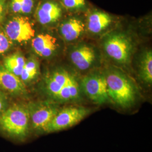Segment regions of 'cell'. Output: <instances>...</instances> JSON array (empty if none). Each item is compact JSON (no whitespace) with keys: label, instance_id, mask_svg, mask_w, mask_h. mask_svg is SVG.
Returning <instances> with one entry per match:
<instances>
[{"label":"cell","instance_id":"obj_20","mask_svg":"<svg viewBox=\"0 0 152 152\" xmlns=\"http://www.w3.org/2000/svg\"><path fill=\"white\" fill-rule=\"evenodd\" d=\"M12 41L6 36L5 33L0 32V54L5 53L10 49Z\"/></svg>","mask_w":152,"mask_h":152},{"label":"cell","instance_id":"obj_12","mask_svg":"<svg viewBox=\"0 0 152 152\" xmlns=\"http://www.w3.org/2000/svg\"><path fill=\"white\" fill-rule=\"evenodd\" d=\"M85 25L76 18H72L61 24L60 33L66 41H72L78 38L84 31Z\"/></svg>","mask_w":152,"mask_h":152},{"label":"cell","instance_id":"obj_24","mask_svg":"<svg viewBox=\"0 0 152 152\" xmlns=\"http://www.w3.org/2000/svg\"><path fill=\"white\" fill-rule=\"evenodd\" d=\"M4 1L3 0H0V19H1L3 13H4Z\"/></svg>","mask_w":152,"mask_h":152},{"label":"cell","instance_id":"obj_19","mask_svg":"<svg viewBox=\"0 0 152 152\" xmlns=\"http://www.w3.org/2000/svg\"><path fill=\"white\" fill-rule=\"evenodd\" d=\"M61 2L68 9H78L85 5V0H61Z\"/></svg>","mask_w":152,"mask_h":152},{"label":"cell","instance_id":"obj_16","mask_svg":"<svg viewBox=\"0 0 152 152\" xmlns=\"http://www.w3.org/2000/svg\"><path fill=\"white\" fill-rule=\"evenodd\" d=\"M26 60L20 54H12L6 58L4 61V67L19 77L22 73Z\"/></svg>","mask_w":152,"mask_h":152},{"label":"cell","instance_id":"obj_25","mask_svg":"<svg viewBox=\"0 0 152 152\" xmlns=\"http://www.w3.org/2000/svg\"><path fill=\"white\" fill-rule=\"evenodd\" d=\"M3 1H4V0H3Z\"/></svg>","mask_w":152,"mask_h":152},{"label":"cell","instance_id":"obj_8","mask_svg":"<svg viewBox=\"0 0 152 152\" xmlns=\"http://www.w3.org/2000/svg\"><path fill=\"white\" fill-rule=\"evenodd\" d=\"M0 88L14 95H22L26 91L20 78L2 66H0Z\"/></svg>","mask_w":152,"mask_h":152},{"label":"cell","instance_id":"obj_13","mask_svg":"<svg viewBox=\"0 0 152 152\" xmlns=\"http://www.w3.org/2000/svg\"><path fill=\"white\" fill-rule=\"evenodd\" d=\"M70 75L68 72L60 70L55 71L46 79V90L53 98H54L66 83Z\"/></svg>","mask_w":152,"mask_h":152},{"label":"cell","instance_id":"obj_21","mask_svg":"<svg viewBox=\"0 0 152 152\" xmlns=\"http://www.w3.org/2000/svg\"><path fill=\"white\" fill-rule=\"evenodd\" d=\"M21 14H29L34 7V0H21Z\"/></svg>","mask_w":152,"mask_h":152},{"label":"cell","instance_id":"obj_11","mask_svg":"<svg viewBox=\"0 0 152 152\" xmlns=\"http://www.w3.org/2000/svg\"><path fill=\"white\" fill-rule=\"evenodd\" d=\"M95 58V51L92 48L83 45L75 49L71 55L73 63L80 70L88 69Z\"/></svg>","mask_w":152,"mask_h":152},{"label":"cell","instance_id":"obj_18","mask_svg":"<svg viewBox=\"0 0 152 152\" xmlns=\"http://www.w3.org/2000/svg\"><path fill=\"white\" fill-rule=\"evenodd\" d=\"M38 68L36 60L31 59L27 61L19 78L23 82L31 81L37 75Z\"/></svg>","mask_w":152,"mask_h":152},{"label":"cell","instance_id":"obj_6","mask_svg":"<svg viewBox=\"0 0 152 152\" xmlns=\"http://www.w3.org/2000/svg\"><path fill=\"white\" fill-rule=\"evenodd\" d=\"M81 85L85 94L94 103L103 104L108 100L105 76L94 74L86 76Z\"/></svg>","mask_w":152,"mask_h":152},{"label":"cell","instance_id":"obj_10","mask_svg":"<svg viewBox=\"0 0 152 152\" xmlns=\"http://www.w3.org/2000/svg\"><path fill=\"white\" fill-rule=\"evenodd\" d=\"M32 46L37 54L49 57L56 49V39L49 34H41L33 39Z\"/></svg>","mask_w":152,"mask_h":152},{"label":"cell","instance_id":"obj_9","mask_svg":"<svg viewBox=\"0 0 152 152\" xmlns=\"http://www.w3.org/2000/svg\"><path fill=\"white\" fill-rule=\"evenodd\" d=\"M61 9L58 4L46 1L38 6L36 16L41 24H48L57 21L61 16Z\"/></svg>","mask_w":152,"mask_h":152},{"label":"cell","instance_id":"obj_22","mask_svg":"<svg viewBox=\"0 0 152 152\" xmlns=\"http://www.w3.org/2000/svg\"><path fill=\"white\" fill-rule=\"evenodd\" d=\"M7 108V99L4 92L0 91V114Z\"/></svg>","mask_w":152,"mask_h":152},{"label":"cell","instance_id":"obj_14","mask_svg":"<svg viewBox=\"0 0 152 152\" xmlns=\"http://www.w3.org/2000/svg\"><path fill=\"white\" fill-rule=\"evenodd\" d=\"M112 22L111 17L102 11H95L88 16L87 27L93 33L101 32Z\"/></svg>","mask_w":152,"mask_h":152},{"label":"cell","instance_id":"obj_17","mask_svg":"<svg viewBox=\"0 0 152 152\" xmlns=\"http://www.w3.org/2000/svg\"><path fill=\"white\" fill-rule=\"evenodd\" d=\"M141 78L148 83L152 82V53L151 50L145 52L142 56L140 62Z\"/></svg>","mask_w":152,"mask_h":152},{"label":"cell","instance_id":"obj_5","mask_svg":"<svg viewBox=\"0 0 152 152\" xmlns=\"http://www.w3.org/2000/svg\"><path fill=\"white\" fill-rule=\"evenodd\" d=\"M104 49L109 57L121 63L130 60L132 46L130 39L122 33L109 36L104 41Z\"/></svg>","mask_w":152,"mask_h":152},{"label":"cell","instance_id":"obj_15","mask_svg":"<svg viewBox=\"0 0 152 152\" xmlns=\"http://www.w3.org/2000/svg\"><path fill=\"white\" fill-rule=\"evenodd\" d=\"M80 96V89L76 80L70 75L66 83L60 90L54 99L60 102L75 100Z\"/></svg>","mask_w":152,"mask_h":152},{"label":"cell","instance_id":"obj_3","mask_svg":"<svg viewBox=\"0 0 152 152\" xmlns=\"http://www.w3.org/2000/svg\"><path fill=\"white\" fill-rule=\"evenodd\" d=\"M30 125L34 130L46 132L50 123L60 109L50 102H40L28 105Z\"/></svg>","mask_w":152,"mask_h":152},{"label":"cell","instance_id":"obj_7","mask_svg":"<svg viewBox=\"0 0 152 152\" xmlns=\"http://www.w3.org/2000/svg\"><path fill=\"white\" fill-rule=\"evenodd\" d=\"M5 33L11 41L22 42L34 37L35 31L27 18L16 16L7 22Z\"/></svg>","mask_w":152,"mask_h":152},{"label":"cell","instance_id":"obj_4","mask_svg":"<svg viewBox=\"0 0 152 152\" xmlns=\"http://www.w3.org/2000/svg\"><path fill=\"white\" fill-rule=\"evenodd\" d=\"M90 110L83 107H68L60 109L50 123L46 132H54L68 129L84 119Z\"/></svg>","mask_w":152,"mask_h":152},{"label":"cell","instance_id":"obj_1","mask_svg":"<svg viewBox=\"0 0 152 152\" xmlns=\"http://www.w3.org/2000/svg\"><path fill=\"white\" fill-rule=\"evenodd\" d=\"M30 118L27 105L14 104L0 114V129L9 136L24 139L28 134Z\"/></svg>","mask_w":152,"mask_h":152},{"label":"cell","instance_id":"obj_23","mask_svg":"<svg viewBox=\"0 0 152 152\" xmlns=\"http://www.w3.org/2000/svg\"><path fill=\"white\" fill-rule=\"evenodd\" d=\"M11 8L14 13H21V0H11Z\"/></svg>","mask_w":152,"mask_h":152},{"label":"cell","instance_id":"obj_2","mask_svg":"<svg viewBox=\"0 0 152 152\" xmlns=\"http://www.w3.org/2000/svg\"><path fill=\"white\" fill-rule=\"evenodd\" d=\"M109 98L115 103L127 108L134 103L136 89L132 82L119 71L109 72L105 76Z\"/></svg>","mask_w":152,"mask_h":152}]
</instances>
